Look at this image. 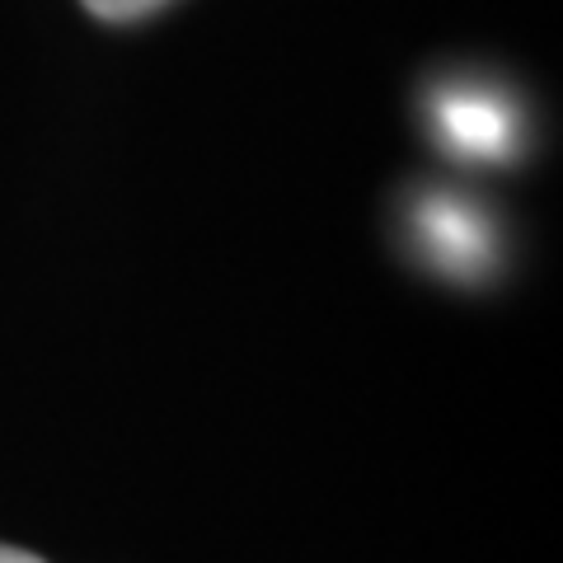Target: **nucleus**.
I'll return each instance as SVG.
<instances>
[{"label": "nucleus", "mask_w": 563, "mask_h": 563, "mask_svg": "<svg viewBox=\"0 0 563 563\" xmlns=\"http://www.w3.org/2000/svg\"><path fill=\"white\" fill-rule=\"evenodd\" d=\"M0 563H43L38 554H24V550H10V544H0Z\"/></svg>", "instance_id": "obj_4"}, {"label": "nucleus", "mask_w": 563, "mask_h": 563, "mask_svg": "<svg viewBox=\"0 0 563 563\" xmlns=\"http://www.w3.org/2000/svg\"><path fill=\"white\" fill-rule=\"evenodd\" d=\"M418 231L428 240V254L442 263L446 273L470 277L488 263V231L465 202L455 198H428L418 211Z\"/></svg>", "instance_id": "obj_2"}, {"label": "nucleus", "mask_w": 563, "mask_h": 563, "mask_svg": "<svg viewBox=\"0 0 563 563\" xmlns=\"http://www.w3.org/2000/svg\"><path fill=\"white\" fill-rule=\"evenodd\" d=\"M80 5L109 24H132V20H146V14L169 5V0H80Z\"/></svg>", "instance_id": "obj_3"}, {"label": "nucleus", "mask_w": 563, "mask_h": 563, "mask_svg": "<svg viewBox=\"0 0 563 563\" xmlns=\"http://www.w3.org/2000/svg\"><path fill=\"white\" fill-rule=\"evenodd\" d=\"M437 132L465 161H503L517 146V113L479 85L437 95Z\"/></svg>", "instance_id": "obj_1"}]
</instances>
